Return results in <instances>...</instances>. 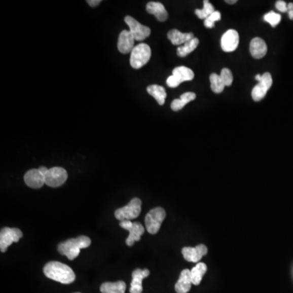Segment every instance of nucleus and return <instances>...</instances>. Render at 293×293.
<instances>
[{
	"instance_id": "obj_1",
	"label": "nucleus",
	"mask_w": 293,
	"mask_h": 293,
	"mask_svg": "<svg viewBox=\"0 0 293 293\" xmlns=\"http://www.w3.org/2000/svg\"><path fill=\"white\" fill-rule=\"evenodd\" d=\"M44 275L48 279L63 284H69L75 282L76 276L72 269L59 262H50L44 268Z\"/></svg>"
},
{
	"instance_id": "obj_2",
	"label": "nucleus",
	"mask_w": 293,
	"mask_h": 293,
	"mask_svg": "<svg viewBox=\"0 0 293 293\" xmlns=\"http://www.w3.org/2000/svg\"><path fill=\"white\" fill-rule=\"evenodd\" d=\"M91 243L89 237L81 236L60 243L58 245V251L60 254L66 256L68 260L72 261L79 256L81 249L88 248L91 245Z\"/></svg>"
},
{
	"instance_id": "obj_3",
	"label": "nucleus",
	"mask_w": 293,
	"mask_h": 293,
	"mask_svg": "<svg viewBox=\"0 0 293 293\" xmlns=\"http://www.w3.org/2000/svg\"><path fill=\"white\" fill-rule=\"evenodd\" d=\"M151 48L148 44H139L135 46L130 53V65L135 69L142 68L151 58Z\"/></svg>"
},
{
	"instance_id": "obj_4",
	"label": "nucleus",
	"mask_w": 293,
	"mask_h": 293,
	"mask_svg": "<svg viewBox=\"0 0 293 293\" xmlns=\"http://www.w3.org/2000/svg\"><path fill=\"white\" fill-rule=\"evenodd\" d=\"M140 199L133 198L128 204L115 211L116 218L119 221H130L137 218L141 213Z\"/></svg>"
},
{
	"instance_id": "obj_5",
	"label": "nucleus",
	"mask_w": 293,
	"mask_h": 293,
	"mask_svg": "<svg viewBox=\"0 0 293 293\" xmlns=\"http://www.w3.org/2000/svg\"><path fill=\"white\" fill-rule=\"evenodd\" d=\"M166 217L165 209L157 207L149 211L145 217V226L146 231L152 235H155L161 228V224Z\"/></svg>"
},
{
	"instance_id": "obj_6",
	"label": "nucleus",
	"mask_w": 293,
	"mask_h": 293,
	"mask_svg": "<svg viewBox=\"0 0 293 293\" xmlns=\"http://www.w3.org/2000/svg\"><path fill=\"white\" fill-rule=\"evenodd\" d=\"M45 184L51 188H59L66 182L68 173L64 168L53 167L44 173Z\"/></svg>"
},
{
	"instance_id": "obj_7",
	"label": "nucleus",
	"mask_w": 293,
	"mask_h": 293,
	"mask_svg": "<svg viewBox=\"0 0 293 293\" xmlns=\"http://www.w3.org/2000/svg\"><path fill=\"white\" fill-rule=\"evenodd\" d=\"M23 236V233L18 228L4 227L0 232V249L5 252L13 243H17Z\"/></svg>"
},
{
	"instance_id": "obj_8",
	"label": "nucleus",
	"mask_w": 293,
	"mask_h": 293,
	"mask_svg": "<svg viewBox=\"0 0 293 293\" xmlns=\"http://www.w3.org/2000/svg\"><path fill=\"white\" fill-rule=\"evenodd\" d=\"M121 227L127 230L130 232L129 236L126 239V243L128 246L134 245L136 241H139L141 236L144 233V227L141 225V223L135 222L122 221L119 224Z\"/></svg>"
},
{
	"instance_id": "obj_9",
	"label": "nucleus",
	"mask_w": 293,
	"mask_h": 293,
	"mask_svg": "<svg viewBox=\"0 0 293 293\" xmlns=\"http://www.w3.org/2000/svg\"><path fill=\"white\" fill-rule=\"evenodd\" d=\"M125 22L128 25L130 33H132L137 41H142L146 40L151 34V29L148 26L142 25L135 19L130 16L125 17Z\"/></svg>"
},
{
	"instance_id": "obj_10",
	"label": "nucleus",
	"mask_w": 293,
	"mask_h": 293,
	"mask_svg": "<svg viewBox=\"0 0 293 293\" xmlns=\"http://www.w3.org/2000/svg\"><path fill=\"white\" fill-rule=\"evenodd\" d=\"M273 84L272 77L270 72H265L262 80L254 87L252 91V97L254 101H260L267 95Z\"/></svg>"
},
{
	"instance_id": "obj_11",
	"label": "nucleus",
	"mask_w": 293,
	"mask_h": 293,
	"mask_svg": "<svg viewBox=\"0 0 293 293\" xmlns=\"http://www.w3.org/2000/svg\"><path fill=\"white\" fill-rule=\"evenodd\" d=\"M240 43V36L235 29L227 30L221 40L222 49L226 52H231L236 51Z\"/></svg>"
},
{
	"instance_id": "obj_12",
	"label": "nucleus",
	"mask_w": 293,
	"mask_h": 293,
	"mask_svg": "<svg viewBox=\"0 0 293 293\" xmlns=\"http://www.w3.org/2000/svg\"><path fill=\"white\" fill-rule=\"evenodd\" d=\"M25 184L29 188L39 189L45 184L44 173L40 169H32L27 171L24 176Z\"/></svg>"
},
{
	"instance_id": "obj_13",
	"label": "nucleus",
	"mask_w": 293,
	"mask_h": 293,
	"mask_svg": "<svg viewBox=\"0 0 293 293\" xmlns=\"http://www.w3.org/2000/svg\"><path fill=\"white\" fill-rule=\"evenodd\" d=\"M208 248L204 244H200L196 247H184L182 253L185 260L190 262H198L201 258L206 255Z\"/></svg>"
},
{
	"instance_id": "obj_14",
	"label": "nucleus",
	"mask_w": 293,
	"mask_h": 293,
	"mask_svg": "<svg viewBox=\"0 0 293 293\" xmlns=\"http://www.w3.org/2000/svg\"><path fill=\"white\" fill-rule=\"evenodd\" d=\"M134 41L135 39L130 30H123L118 38V51L122 54L131 53L134 48Z\"/></svg>"
},
{
	"instance_id": "obj_15",
	"label": "nucleus",
	"mask_w": 293,
	"mask_h": 293,
	"mask_svg": "<svg viewBox=\"0 0 293 293\" xmlns=\"http://www.w3.org/2000/svg\"><path fill=\"white\" fill-rule=\"evenodd\" d=\"M150 271L148 269L141 270L136 269L132 273V281L130 283V293H142V282L143 279L149 276Z\"/></svg>"
},
{
	"instance_id": "obj_16",
	"label": "nucleus",
	"mask_w": 293,
	"mask_h": 293,
	"mask_svg": "<svg viewBox=\"0 0 293 293\" xmlns=\"http://www.w3.org/2000/svg\"><path fill=\"white\" fill-rule=\"evenodd\" d=\"M250 53L255 59L264 57L267 53V45L261 38H254L250 43Z\"/></svg>"
},
{
	"instance_id": "obj_17",
	"label": "nucleus",
	"mask_w": 293,
	"mask_h": 293,
	"mask_svg": "<svg viewBox=\"0 0 293 293\" xmlns=\"http://www.w3.org/2000/svg\"><path fill=\"white\" fill-rule=\"evenodd\" d=\"M192 281L191 271L186 269L184 270L180 275L179 279L175 284V291L177 293H188L192 287Z\"/></svg>"
},
{
	"instance_id": "obj_18",
	"label": "nucleus",
	"mask_w": 293,
	"mask_h": 293,
	"mask_svg": "<svg viewBox=\"0 0 293 293\" xmlns=\"http://www.w3.org/2000/svg\"><path fill=\"white\" fill-rule=\"evenodd\" d=\"M146 12L157 17L158 21L164 22L168 19V13L165 6L158 2H149L146 5Z\"/></svg>"
},
{
	"instance_id": "obj_19",
	"label": "nucleus",
	"mask_w": 293,
	"mask_h": 293,
	"mask_svg": "<svg viewBox=\"0 0 293 293\" xmlns=\"http://www.w3.org/2000/svg\"><path fill=\"white\" fill-rule=\"evenodd\" d=\"M168 39L171 41L173 45H182L194 39L192 33H182L178 29H172L168 33Z\"/></svg>"
},
{
	"instance_id": "obj_20",
	"label": "nucleus",
	"mask_w": 293,
	"mask_h": 293,
	"mask_svg": "<svg viewBox=\"0 0 293 293\" xmlns=\"http://www.w3.org/2000/svg\"><path fill=\"white\" fill-rule=\"evenodd\" d=\"M176 80L178 81V83H184V82H188V81L193 80L194 79V72L191 69L185 66L176 67L173 70L172 74Z\"/></svg>"
},
{
	"instance_id": "obj_21",
	"label": "nucleus",
	"mask_w": 293,
	"mask_h": 293,
	"mask_svg": "<svg viewBox=\"0 0 293 293\" xmlns=\"http://www.w3.org/2000/svg\"><path fill=\"white\" fill-rule=\"evenodd\" d=\"M126 284L123 281H118L114 283H103L100 286V291L102 293H125Z\"/></svg>"
},
{
	"instance_id": "obj_22",
	"label": "nucleus",
	"mask_w": 293,
	"mask_h": 293,
	"mask_svg": "<svg viewBox=\"0 0 293 293\" xmlns=\"http://www.w3.org/2000/svg\"><path fill=\"white\" fill-rule=\"evenodd\" d=\"M146 91L149 95L155 98L157 103L160 105H163L165 103V98H166V91L163 87H161L159 85H151L146 88Z\"/></svg>"
},
{
	"instance_id": "obj_23",
	"label": "nucleus",
	"mask_w": 293,
	"mask_h": 293,
	"mask_svg": "<svg viewBox=\"0 0 293 293\" xmlns=\"http://www.w3.org/2000/svg\"><path fill=\"white\" fill-rule=\"evenodd\" d=\"M196 94L193 92H186L182 94L179 99H176L173 100L171 103V108L173 111H179L182 109L187 103H190L192 100L196 99Z\"/></svg>"
},
{
	"instance_id": "obj_24",
	"label": "nucleus",
	"mask_w": 293,
	"mask_h": 293,
	"mask_svg": "<svg viewBox=\"0 0 293 293\" xmlns=\"http://www.w3.org/2000/svg\"><path fill=\"white\" fill-rule=\"evenodd\" d=\"M206 265L202 262H200L196 265V267H193L191 271V275H192V284L199 285L201 283L203 276L206 273Z\"/></svg>"
},
{
	"instance_id": "obj_25",
	"label": "nucleus",
	"mask_w": 293,
	"mask_h": 293,
	"mask_svg": "<svg viewBox=\"0 0 293 293\" xmlns=\"http://www.w3.org/2000/svg\"><path fill=\"white\" fill-rule=\"evenodd\" d=\"M199 44H200V41H199L198 39L194 38L193 40L188 42V43L178 48V50H177L178 56H180V57H185L189 54L192 53L193 51H195Z\"/></svg>"
},
{
	"instance_id": "obj_26",
	"label": "nucleus",
	"mask_w": 293,
	"mask_h": 293,
	"mask_svg": "<svg viewBox=\"0 0 293 293\" xmlns=\"http://www.w3.org/2000/svg\"><path fill=\"white\" fill-rule=\"evenodd\" d=\"M209 79H210L211 90L214 93H222L226 86L223 83L220 75H217V74H212Z\"/></svg>"
},
{
	"instance_id": "obj_27",
	"label": "nucleus",
	"mask_w": 293,
	"mask_h": 293,
	"mask_svg": "<svg viewBox=\"0 0 293 293\" xmlns=\"http://www.w3.org/2000/svg\"><path fill=\"white\" fill-rule=\"evenodd\" d=\"M215 12L214 7L211 5L209 1L208 0H204V7H203L202 9H196V15L200 19H203V20H205V19L208 18L209 16L213 14Z\"/></svg>"
},
{
	"instance_id": "obj_28",
	"label": "nucleus",
	"mask_w": 293,
	"mask_h": 293,
	"mask_svg": "<svg viewBox=\"0 0 293 293\" xmlns=\"http://www.w3.org/2000/svg\"><path fill=\"white\" fill-rule=\"evenodd\" d=\"M265 21L268 22L272 27H275L279 25L281 21V16L275 12H270L264 16Z\"/></svg>"
},
{
	"instance_id": "obj_29",
	"label": "nucleus",
	"mask_w": 293,
	"mask_h": 293,
	"mask_svg": "<svg viewBox=\"0 0 293 293\" xmlns=\"http://www.w3.org/2000/svg\"><path fill=\"white\" fill-rule=\"evenodd\" d=\"M221 20V13L218 11H215L213 14L204 20V26L212 29L215 26V22Z\"/></svg>"
},
{
	"instance_id": "obj_30",
	"label": "nucleus",
	"mask_w": 293,
	"mask_h": 293,
	"mask_svg": "<svg viewBox=\"0 0 293 293\" xmlns=\"http://www.w3.org/2000/svg\"><path fill=\"white\" fill-rule=\"evenodd\" d=\"M220 77H221L222 80H223L226 87H230L233 83V75L229 68H223Z\"/></svg>"
},
{
	"instance_id": "obj_31",
	"label": "nucleus",
	"mask_w": 293,
	"mask_h": 293,
	"mask_svg": "<svg viewBox=\"0 0 293 293\" xmlns=\"http://www.w3.org/2000/svg\"><path fill=\"white\" fill-rule=\"evenodd\" d=\"M275 8H276L279 12L281 13H286V12H288L287 10V5L284 1H282V0H279V1H277L276 5H275Z\"/></svg>"
},
{
	"instance_id": "obj_32",
	"label": "nucleus",
	"mask_w": 293,
	"mask_h": 293,
	"mask_svg": "<svg viewBox=\"0 0 293 293\" xmlns=\"http://www.w3.org/2000/svg\"><path fill=\"white\" fill-rule=\"evenodd\" d=\"M166 83H167L168 87H171V88H175V87H178L180 83H178V81L176 80L175 78L171 75L168 78L167 80H166Z\"/></svg>"
},
{
	"instance_id": "obj_33",
	"label": "nucleus",
	"mask_w": 293,
	"mask_h": 293,
	"mask_svg": "<svg viewBox=\"0 0 293 293\" xmlns=\"http://www.w3.org/2000/svg\"><path fill=\"white\" fill-rule=\"evenodd\" d=\"M87 3L90 6L96 7L101 3V1L100 0H89V1H87Z\"/></svg>"
},
{
	"instance_id": "obj_34",
	"label": "nucleus",
	"mask_w": 293,
	"mask_h": 293,
	"mask_svg": "<svg viewBox=\"0 0 293 293\" xmlns=\"http://www.w3.org/2000/svg\"><path fill=\"white\" fill-rule=\"evenodd\" d=\"M287 10L293 11V4L292 3H290L287 5Z\"/></svg>"
},
{
	"instance_id": "obj_35",
	"label": "nucleus",
	"mask_w": 293,
	"mask_h": 293,
	"mask_svg": "<svg viewBox=\"0 0 293 293\" xmlns=\"http://www.w3.org/2000/svg\"><path fill=\"white\" fill-rule=\"evenodd\" d=\"M226 3H227V4H230V5H234V4L237 3V0H231V1H230V0H227Z\"/></svg>"
},
{
	"instance_id": "obj_36",
	"label": "nucleus",
	"mask_w": 293,
	"mask_h": 293,
	"mask_svg": "<svg viewBox=\"0 0 293 293\" xmlns=\"http://www.w3.org/2000/svg\"><path fill=\"white\" fill-rule=\"evenodd\" d=\"M262 75H256V77H255V79H256V80L258 81V82H260V81L262 80Z\"/></svg>"
},
{
	"instance_id": "obj_37",
	"label": "nucleus",
	"mask_w": 293,
	"mask_h": 293,
	"mask_svg": "<svg viewBox=\"0 0 293 293\" xmlns=\"http://www.w3.org/2000/svg\"><path fill=\"white\" fill-rule=\"evenodd\" d=\"M289 18L293 20V11H288Z\"/></svg>"
},
{
	"instance_id": "obj_38",
	"label": "nucleus",
	"mask_w": 293,
	"mask_h": 293,
	"mask_svg": "<svg viewBox=\"0 0 293 293\" xmlns=\"http://www.w3.org/2000/svg\"><path fill=\"white\" fill-rule=\"evenodd\" d=\"M76 293H80V292H76Z\"/></svg>"
}]
</instances>
